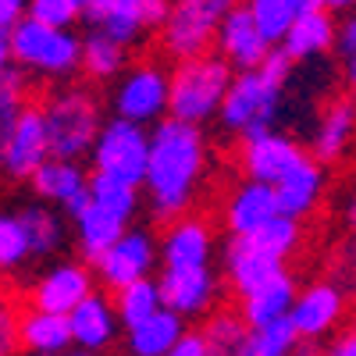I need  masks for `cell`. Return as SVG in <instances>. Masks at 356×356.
I'll list each match as a JSON object with an SVG mask.
<instances>
[{
    "label": "cell",
    "instance_id": "45",
    "mask_svg": "<svg viewBox=\"0 0 356 356\" xmlns=\"http://www.w3.org/2000/svg\"><path fill=\"white\" fill-rule=\"evenodd\" d=\"M321 356H356V332H349V335H339V339H332L328 346L321 349Z\"/></svg>",
    "mask_w": 356,
    "mask_h": 356
},
{
    "label": "cell",
    "instance_id": "29",
    "mask_svg": "<svg viewBox=\"0 0 356 356\" xmlns=\"http://www.w3.org/2000/svg\"><path fill=\"white\" fill-rule=\"evenodd\" d=\"M18 214H22V225L29 235V246H33V257H54L65 250L68 225H72L65 218V211H57L50 203H29Z\"/></svg>",
    "mask_w": 356,
    "mask_h": 356
},
{
    "label": "cell",
    "instance_id": "40",
    "mask_svg": "<svg viewBox=\"0 0 356 356\" xmlns=\"http://www.w3.org/2000/svg\"><path fill=\"white\" fill-rule=\"evenodd\" d=\"M22 307H18V296L0 282V356H15L22 349Z\"/></svg>",
    "mask_w": 356,
    "mask_h": 356
},
{
    "label": "cell",
    "instance_id": "22",
    "mask_svg": "<svg viewBox=\"0 0 356 356\" xmlns=\"http://www.w3.org/2000/svg\"><path fill=\"white\" fill-rule=\"evenodd\" d=\"M271 50H275V47L267 43V36L257 29V22H253V15L246 11V4L235 8V11L221 22L218 40H214V54H221L235 72H253V68H260L267 57H271Z\"/></svg>",
    "mask_w": 356,
    "mask_h": 356
},
{
    "label": "cell",
    "instance_id": "32",
    "mask_svg": "<svg viewBox=\"0 0 356 356\" xmlns=\"http://www.w3.org/2000/svg\"><path fill=\"white\" fill-rule=\"evenodd\" d=\"M114 307L122 317V328H139L143 321H150L154 314L164 310V296H161V282L157 278H143L122 292H114Z\"/></svg>",
    "mask_w": 356,
    "mask_h": 356
},
{
    "label": "cell",
    "instance_id": "39",
    "mask_svg": "<svg viewBox=\"0 0 356 356\" xmlns=\"http://www.w3.org/2000/svg\"><path fill=\"white\" fill-rule=\"evenodd\" d=\"M89 4L93 0H29V18L54 29H75V22H86Z\"/></svg>",
    "mask_w": 356,
    "mask_h": 356
},
{
    "label": "cell",
    "instance_id": "1",
    "mask_svg": "<svg viewBox=\"0 0 356 356\" xmlns=\"http://www.w3.org/2000/svg\"><path fill=\"white\" fill-rule=\"evenodd\" d=\"M211 171V143L203 129L164 118L150 129V164H146V207L157 221L193 214Z\"/></svg>",
    "mask_w": 356,
    "mask_h": 356
},
{
    "label": "cell",
    "instance_id": "25",
    "mask_svg": "<svg viewBox=\"0 0 356 356\" xmlns=\"http://www.w3.org/2000/svg\"><path fill=\"white\" fill-rule=\"evenodd\" d=\"M72 221V232H75V243H79V250H82V260L86 264H97L122 235L132 228V225H125L122 218H114V214H107L104 207H97L93 200H89L82 211L75 214V218H68Z\"/></svg>",
    "mask_w": 356,
    "mask_h": 356
},
{
    "label": "cell",
    "instance_id": "10",
    "mask_svg": "<svg viewBox=\"0 0 356 356\" xmlns=\"http://www.w3.org/2000/svg\"><path fill=\"white\" fill-rule=\"evenodd\" d=\"M157 264H161V239L150 228L132 225L122 239L93 264V271L107 289L122 292V289H129L143 278H154Z\"/></svg>",
    "mask_w": 356,
    "mask_h": 356
},
{
    "label": "cell",
    "instance_id": "11",
    "mask_svg": "<svg viewBox=\"0 0 356 356\" xmlns=\"http://www.w3.org/2000/svg\"><path fill=\"white\" fill-rule=\"evenodd\" d=\"M346 310H349V289L339 285L335 278H321L300 289L289 321L303 342H324L342 328Z\"/></svg>",
    "mask_w": 356,
    "mask_h": 356
},
{
    "label": "cell",
    "instance_id": "42",
    "mask_svg": "<svg viewBox=\"0 0 356 356\" xmlns=\"http://www.w3.org/2000/svg\"><path fill=\"white\" fill-rule=\"evenodd\" d=\"M335 50H339V57H349L356 50V11H349L335 25Z\"/></svg>",
    "mask_w": 356,
    "mask_h": 356
},
{
    "label": "cell",
    "instance_id": "31",
    "mask_svg": "<svg viewBox=\"0 0 356 356\" xmlns=\"http://www.w3.org/2000/svg\"><path fill=\"white\" fill-rule=\"evenodd\" d=\"M250 324L243 321L239 310H214L203 321V342H207V356H246L250 346Z\"/></svg>",
    "mask_w": 356,
    "mask_h": 356
},
{
    "label": "cell",
    "instance_id": "36",
    "mask_svg": "<svg viewBox=\"0 0 356 356\" xmlns=\"http://www.w3.org/2000/svg\"><path fill=\"white\" fill-rule=\"evenodd\" d=\"M246 243H253L257 250L271 253L278 260H289L296 250H300V243H303V225L292 221V218H275L271 225H264L260 232L246 235Z\"/></svg>",
    "mask_w": 356,
    "mask_h": 356
},
{
    "label": "cell",
    "instance_id": "9",
    "mask_svg": "<svg viewBox=\"0 0 356 356\" xmlns=\"http://www.w3.org/2000/svg\"><path fill=\"white\" fill-rule=\"evenodd\" d=\"M168 11V0H93L86 11V25L89 33H104L107 40L132 50L146 36L161 33Z\"/></svg>",
    "mask_w": 356,
    "mask_h": 356
},
{
    "label": "cell",
    "instance_id": "27",
    "mask_svg": "<svg viewBox=\"0 0 356 356\" xmlns=\"http://www.w3.org/2000/svg\"><path fill=\"white\" fill-rule=\"evenodd\" d=\"M296 296H300V285H296L292 271L275 278L271 285H264L260 292L246 296V300H239V310L243 321L250 324V328H267V324H278V321H289L292 317V307H296Z\"/></svg>",
    "mask_w": 356,
    "mask_h": 356
},
{
    "label": "cell",
    "instance_id": "15",
    "mask_svg": "<svg viewBox=\"0 0 356 356\" xmlns=\"http://www.w3.org/2000/svg\"><path fill=\"white\" fill-rule=\"evenodd\" d=\"M161 296L164 307L182 321L211 317L221 303V278L214 267H189V271H161Z\"/></svg>",
    "mask_w": 356,
    "mask_h": 356
},
{
    "label": "cell",
    "instance_id": "20",
    "mask_svg": "<svg viewBox=\"0 0 356 356\" xmlns=\"http://www.w3.org/2000/svg\"><path fill=\"white\" fill-rule=\"evenodd\" d=\"M282 275H289V260L264 253L246 239H228V246H225V282L235 292V300H246V296L260 292L264 285H271Z\"/></svg>",
    "mask_w": 356,
    "mask_h": 356
},
{
    "label": "cell",
    "instance_id": "35",
    "mask_svg": "<svg viewBox=\"0 0 356 356\" xmlns=\"http://www.w3.org/2000/svg\"><path fill=\"white\" fill-rule=\"evenodd\" d=\"M29 260H36V257H33V246H29L22 214L18 211H0V278L18 275Z\"/></svg>",
    "mask_w": 356,
    "mask_h": 356
},
{
    "label": "cell",
    "instance_id": "8",
    "mask_svg": "<svg viewBox=\"0 0 356 356\" xmlns=\"http://www.w3.org/2000/svg\"><path fill=\"white\" fill-rule=\"evenodd\" d=\"M89 171L104 175V178H118L125 186L143 189L146 182V164H150V129L111 118L100 129L93 150H89Z\"/></svg>",
    "mask_w": 356,
    "mask_h": 356
},
{
    "label": "cell",
    "instance_id": "16",
    "mask_svg": "<svg viewBox=\"0 0 356 356\" xmlns=\"http://www.w3.org/2000/svg\"><path fill=\"white\" fill-rule=\"evenodd\" d=\"M275 196H278V207H282V218H292V221L303 225L307 218L317 214V207L328 196V171H324V164L307 150L275 182Z\"/></svg>",
    "mask_w": 356,
    "mask_h": 356
},
{
    "label": "cell",
    "instance_id": "19",
    "mask_svg": "<svg viewBox=\"0 0 356 356\" xmlns=\"http://www.w3.org/2000/svg\"><path fill=\"white\" fill-rule=\"evenodd\" d=\"M353 143H356V97L339 93L321 107L310 129V154L328 168L353 150Z\"/></svg>",
    "mask_w": 356,
    "mask_h": 356
},
{
    "label": "cell",
    "instance_id": "43",
    "mask_svg": "<svg viewBox=\"0 0 356 356\" xmlns=\"http://www.w3.org/2000/svg\"><path fill=\"white\" fill-rule=\"evenodd\" d=\"M22 18H29V0H0V33H11Z\"/></svg>",
    "mask_w": 356,
    "mask_h": 356
},
{
    "label": "cell",
    "instance_id": "5",
    "mask_svg": "<svg viewBox=\"0 0 356 356\" xmlns=\"http://www.w3.org/2000/svg\"><path fill=\"white\" fill-rule=\"evenodd\" d=\"M11 61L18 72H29L43 82H68L75 72H82V36L75 29H54L36 18H22L11 33Z\"/></svg>",
    "mask_w": 356,
    "mask_h": 356
},
{
    "label": "cell",
    "instance_id": "17",
    "mask_svg": "<svg viewBox=\"0 0 356 356\" xmlns=\"http://www.w3.org/2000/svg\"><path fill=\"white\" fill-rule=\"evenodd\" d=\"M275 218H282L275 186L250 182V178L232 186V193L221 203V221H225L228 239H246V235L260 232L264 225H271Z\"/></svg>",
    "mask_w": 356,
    "mask_h": 356
},
{
    "label": "cell",
    "instance_id": "18",
    "mask_svg": "<svg viewBox=\"0 0 356 356\" xmlns=\"http://www.w3.org/2000/svg\"><path fill=\"white\" fill-rule=\"evenodd\" d=\"M303 154L307 150L292 136H285V132H264L257 139H243L239 143V150H235V164H239L243 178H250V182L275 186Z\"/></svg>",
    "mask_w": 356,
    "mask_h": 356
},
{
    "label": "cell",
    "instance_id": "33",
    "mask_svg": "<svg viewBox=\"0 0 356 356\" xmlns=\"http://www.w3.org/2000/svg\"><path fill=\"white\" fill-rule=\"evenodd\" d=\"M246 11L253 15V22L267 36V43L282 47V40L289 36V29L296 25V18L307 11V4L303 0H246Z\"/></svg>",
    "mask_w": 356,
    "mask_h": 356
},
{
    "label": "cell",
    "instance_id": "50",
    "mask_svg": "<svg viewBox=\"0 0 356 356\" xmlns=\"http://www.w3.org/2000/svg\"><path fill=\"white\" fill-rule=\"evenodd\" d=\"M65 356H93V353H82V349H72V353H65Z\"/></svg>",
    "mask_w": 356,
    "mask_h": 356
},
{
    "label": "cell",
    "instance_id": "2",
    "mask_svg": "<svg viewBox=\"0 0 356 356\" xmlns=\"http://www.w3.org/2000/svg\"><path fill=\"white\" fill-rule=\"evenodd\" d=\"M292 82V61L282 47L271 50V57L253 68V72H235L232 89L225 97V107L218 122L228 136L235 139H257L264 132H278L282 111H285V93Z\"/></svg>",
    "mask_w": 356,
    "mask_h": 356
},
{
    "label": "cell",
    "instance_id": "41",
    "mask_svg": "<svg viewBox=\"0 0 356 356\" xmlns=\"http://www.w3.org/2000/svg\"><path fill=\"white\" fill-rule=\"evenodd\" d=\"M335 282L346 289H356V232L346 235V243L339 246L335 257Z\"/></svg>",
    "mask_w": 356,
    "mask_h": 356
},
{
    "label": "cell",
    "instance_id": "49",
    "mask_svg": "<svg viewBox=\"0 0 356 356\" xmlns=\"http://www.w3.org/2000/svg\"><path fill=\"white\" fill-rule=\"evenodd\" d=\"M342 221H346V228L349 232H356V193L346 200V207H342Z\"/></svg>",
    "mask_w": 356,
    "mask_h": 356
},
{
    "label": "cell",
    "instance_id": "3",
    "mask_svg": "<svg viewBox=\"0 0 356 356\" xmlns=\"http://www.w3.org/2000/svg\"><path fill=\"white\" fill-rule=\"evenodd\" d=\"M47 139H50V157L54 161H86L93 143L100 136L104 122V104L89 86H57L40 100Z\"/></svg>",
    "mask_w": 356,
    "mask_h": 356
},
{
    "label": "cell",
    "instance_id": "23",
    "mask_svg": "<svg viewBox=\"0 0 356 356\" xmlns=\"http://www.w3.org/2000/svg\"><path fill=\"white\" fill-rule=\"evenodd\" d=\"M68 324H72V339H75V349L82 353H104L118 332H122V317H118V307L114 300H107L104 292H93L86 303H79L72 314H68Z\"/></svg>",
    "mask_w": 356,
    "mask_h": 356
},
{
    "label": "cell",
    "instance_id": "47",
    "mask_svg": "<svg viewBox=\"0 0 356 356\" xmlns=\"http://www.w3.org/2000/svg\"><path fill=\"white\" fill-rule=\"evenodd\" d=\"M342 82H346V93L356 97V50L349 57H342Z\"/></svg>",
    "mask_w": 356,
    "mask_h": 356
},
{
    "label": "cell",
    "instance_id": "44",
    "mask_svg": "<svg viewBox=\"0 0 356 356\" xmlns=\"http://www.w3.org/2000/svg\"><path fill=\"white\" fill-rule=\"evenodd\" d=\"M168 356H207V342H203L200 332H186V339L178 342Z\"/></svg>",
    "mask_w": 356,
    "mask_h": 356
},
{
    "label": "cell",
    "instance_id": "7",
    "mask_svg": "<svg viewBox=\"0 0 356 356\" xmlns=\"http://www.w3.org/2000/svg\"><path fill=\"white\" fill-rule=\"evenodd\" d=\"M111 111L114 118L143 129L161 125L171 118V68L154 57H143L125 68V75L111 86Z\"/></svg>",
    "mask_w": 356,
    "mask_h": 356
},
{
    "label": "cell",
    "instance_id": "28",
    "mask_svg": "<svg viewBox=\"0 0 356 356\" xmlns=\"http://www.w3.org/2000/svg\"><path fill=\"white\" fill-rule=\"evenodd\" d=\"M186 332H189L186 321L164 307L150 321H143L139 328L125 332V349H129V356H168L178 342L186 339Z\"/></svg>",
    "mask_w": 356,
    "mask_h": 356
},
{
    "label": "cell",
    "instance_id": "24",
    "mask_svg": "<svg viewBox=\"0 0 356 356\" xmlns=\"http://www.w3.org/2000/svg\"><path fill=\"white\" fill-rule=\"evenodd\" d=\"M335 18L321 8H307L296 25L289 29V36L282 40V50L289 54L292 65H310V61H321L324 54L335 50Z\"/></svg>",
    "mask_w": 356,
    "mask_h": 356
},
{
    "label": "cell",
    "instance_id": "46",
    "mask_svg": "<svg viewBox=\"0 0 356 356\" xmlns=\"http://www.w3.org/2000/svg\"><path fill=\"white\" fill-rule=\"evenodd\" d=\"M307 8H321V11H328V15H349V11H356V0H303Z\"/></svg>",
    "mask_w": 356,
    "mask_h": 356
},
{
    "label": "cell",
    "instance_id": "12",
    "mask_svg": "<svg viewBox=\"0 0 356 356\" xmlns=\"http://www.w3.org/2000/svg\"><path fill=\"white\" fill-rule=\"evenodd\" d=\"M93 292H97L93 264H86V260H57L33 282V289H29V307L68 317Z\"/></svg>",
    "mask_w": 356,
    "mask_h": 356
},
{
    "label": "cell",
    "instance_id": "34",
    "mask_svg": "<svg viewBox=\"0 0 356 356\" xmlns=\"http://www.w3.org/2000/svg\"><path fill=\"white\" fill-rule=\"evenodd\" d=\"M89 200H93L97 207H104L107 214H114V218H122L125 225H132V218L139 214V207H143V189L125 186V182H118V178L93 175V178H89Z\"/></svg>",
    "mask_w": 356,
    "mask_h": 356
},
{
    "label": "cell",
    "instance_id": "21",
    "mask_svg": "<svg viewBox=\"0 0 356 356\" xmlns=\"http://www.w3.org/2000/svg\"><path fill=\"white\" fill-rule=\"evenodd\" d=\"M89 178H93V171H86L79 161L50 157L33 175V193L40 196V203H50L57 211H65V218H75L89 203Z\"/></svg>",
    "mask_w": 356,
    "mask_h": 356
},
{
    "label": "cell",
    "instance_id": "4",
    "mask_svg": "<svg viewBox=\"0 0 356 356\" xmlns=\"http://www.w3.org/2000/svg\"><path fill=\"white\" fill-rule=\"evenodd\" d=\"M232 79H235V68L214 50L193 57V61H178L171 68V118L196 129L214 122L225 107Z\"/></svg>",
    "mask_w": 356,
    "mask_h": 356
},
{
    "label": "cell",
    "instance_id": "37",
    "mask_svg": "<svg viewBox=\"0 0 356 356\" xmlns=\"http://www.w3.org/2000/svg\"><path fill=\"white\" fill-rule=\"evenodd\" d=\"M300 342L303 339L296 335L292 321H278V324H267V328H253L250 332L246 356H296Z\"/></svg>",
    "mask_w": 356,
    "mask_h": 356
},
{
    "label": "cell",
    "instance_id": "26",
    "mask_svg": "<svg viewBox=\"0 0 356 356\" xmlns=\"http://www.w3.org/2000/svg\"><path fill=\"white\" fill-rule=\"evenodd\" d=\"M22 349H29L33 356H65L75 349L72 339V324L61 314H47V310H22Z\"/></svg>",
    "mask_w": 356,
    "mask_h": 356
},
{
    "label": "cell",
    "instance_id": "48",
    "mask_svg": "<svg viewBox=\"0 0 356 356\" xmlns=\"http://www.w3.org/2000/svg\"><path fill=\"white\" fill-rule=\"evenodd\" d=\"M11 43H8V33H0V82L11 75Z\"/></svg>",
    "mask_w": 356,
    "mask_h": 356
},
{
    "label": "cell",
    "instance_id": "30",
    "mask_svg": "<svg viewBox=\"0 0 356 356\" xmlns=\"http://www.w3.org/2000/svg\"><path fill=\"white\" fill-rule=\"evenodd\" d=\"M129 50L122 43L107 40L104 33H86L82 36V75L97 86H114L129 68Z\"/></svg>",
    "mask_w": 356,
    "mask_h": 356
},
{
    "label": "cell",
    "instance_id": "6",
    "mask_svg": "<svg viewBox=\"0 0 356 356\" xmlns=\"http://www.w3.org/2000/svg\"><path fill=\"white\" fill-rule=\"evenodd\" d=\"M235 8H243V0H175L161 33H157L161 50L175 65L211 54L221 22Z\"/></svg>",
    "mask_w": 356,
    "mask_h": 356
},
{
    "label": "cell",
    "instance_id": "38",
    "mask_svg": "<svg viewBox=\"0 0 356 356\" xmlns=\"http://www.w3.org/2000/svg\"><path fill=\"white\" fill-rule=\"evenodd\" d=\"M25 93H29L25 75H22L18 68H11V75H8L4 82H0V150H4L8 136L15 132L18 118H22V114H25V107H29Z\"/></svg>",
    "mask_w": 356,
    "mask_h": 356
},
{
    "label": "cell",
    "instance_id": "14",
    "mask_svg": "<svg viewBox=\"0 0 356 356\" xmlns=\"http://www.w3.org/2000/svg\"><path fill=\"white\" fill-rule=\"evenodd\" d=\"M50 161V139L40 104H29L18 118L15 132L8 136L4 150H0V175L11 182H33V175Z\"/></svg>",
    "mask_w": 356,
    "mask_h": 356
},
{
    "label": "cell",
    "instance_id": "13",
    "mask_svg": "<svg viewBox=\"0 0 356 356\" xmlns=\"http://www.w3.org/2000/svg\"><path fill=\"white\" fill-rule=\"evenodd\" d=\"M218 235L203 214H186L164 225L161 232V271H189V267H211Z\"/></svg>",
    "mask_w": 356,
    "mask_h": 356
}]
</instances>
